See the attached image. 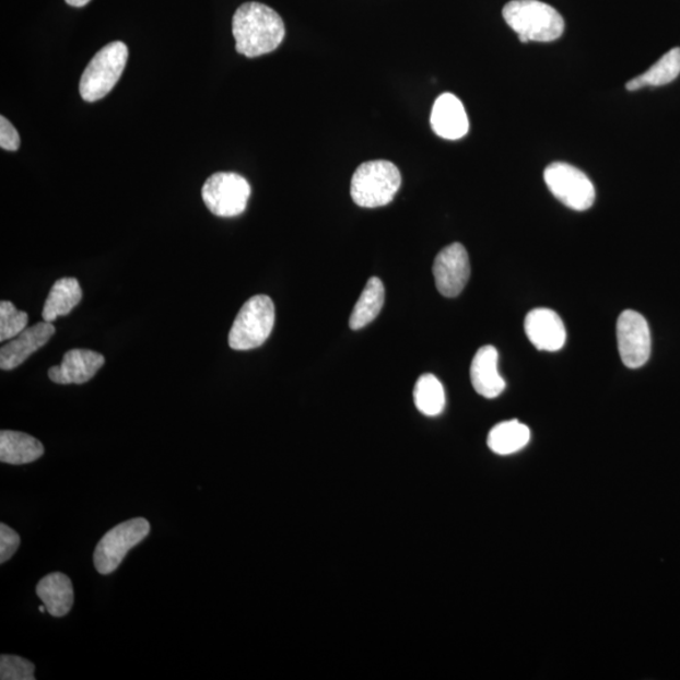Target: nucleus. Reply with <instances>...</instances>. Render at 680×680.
Listing matches in <instances>:
<instances>
[{
	"mask_svg": "<svg viewBox=\"0 0 680 680\" xmlns=\"http://www.w3.org/2000/svg\"><path fill=\"white\" fill-rule=\"evenodd\" d=\"M128 47L116 40L93 57L80 80V95L87 103L102 99L114 89L128 62Z\"/></svg>",
	"mask_w": 680,
	"mask_h": 680,
	"instance_id": "5",
	"label": "nucleus"
},
{
	"mask_svg": "<svg viewBox=\"0 0 680 680\" xmlns=\"http://www.w3.org/2000/svg\"><path fill=\"white\" fill-rule=\"evenodd\" d=\"M91 2V0H66V3H68L71 7H85Z\"/></svg>",
	"mask_w": 680,
	"mask_h": 680,
	"instance_id": "27",
	"label": "nucleus"
},
{
	"mask_svg": "<svg viewBox=\"0 0 680 680\" xmlns=\"http://www.w3.org/2000/svg\"><path fill=\"white\" fill-rule=\"evenodd\" d=\"M81 298L82 289L77 279L57 280L46 298L43 312L44 320L52 323L58 317L70 314L73 308H77Z\"/></svg>",
	"mask_w": 680,
	"mask_h": 680,
	"instance_id": "18",
	"label": "nucleus"
},
{
	"mask_svg": "<svg viewBox=\"0 0 680 680\" xmlns=\"http://www.w3.org/2000/svg\"><path fill=\"white\" fill-rule=\"evenodd\" d=\"M508 26L529 43H553L565 31V21L553 7L539 0H512L503 8Z\"/></svg>",
	"mask_w": 680,
	"mask_h": 680,
	"instance_id": "2",
	"label": "nucleus"
},
{
	"mask_svg": "<svg viewBox=\"0 0 680 680\" xmlns=\"http://www.w3.org/2000/svg\"><path fill=\"white\" fill-rule=\"evenodd\" d=\"M232 33L236 51L254 58L275 51L285 38V24L272 8L250 2L236 11Z\"/></svg>",
	"mask_w": 680,
	"mask_h": 680,
	"instance_id": "1",
	"label": "nucleus"
},
{
	"mask_svg": "<svg viewBox=\"0 0 680 680\" xmlns=\"http://www.w3.org/2000/svg\"><path fill=\"white\" fill-rule=\"evenodd\" d=\"M56 333L52 323L40 321L26 328L0 350V368L12 371L26 362L33 353L48 343Z\"/></svg>",
	"mask_w": 680,
	"mask_h": 680,
	"instance_id": "12",
	"label": "nucleus"
},
{
	"mask_svg": "<svg viewBox=\"0 0 680 680\" xmlns=\"http://www.w3.org/2000/svg\"><path fill=\"white\" fill-rule=\"evenodd\" d=\"M45 454L39 439L20 431L3 430L0 433V461L23 466L36 461Z\"/></svg>",
	"mask_w": 680,
	"mask_h": 680,
	"instance_id": "17",
	"label": "nucleus"
},
{
	"mask_svg": "<svg viewBox=\"0 0 680 680\" xmlns=\"http://www.w3.org/2000/svg\"><path fill=\"white\" fill-rule=\"evenodd\" d=\"M36 591L49 615L63 618L71 611L74 600L73 586L70 577L61 572H54L40 579Z\"/></svg>",
	"mask_w": 680,
	"mask_h": 680,
	"instance_id": "16",
	"label": "nucleus"
},
{
	"mask_svg": "<svg viewBox=\"0 0 680 680\" xmlns=\"http://www.w3.org/2000/svg\"><path fill=\"white\" fill-rule=\"evenodd\" d=\"M529 342L538 351L558 352L566 343V328L560 315L551 309L538 308L529 312L525 320Z\"/></svg>",
	"mask_w": 680,
	"mask_h": 680,
	"instance_id": "11",
	"label": "nucleus"
},
{
	"mask_svg": "<svg viewBox=\"0 0 680 680\" xmlns=\"http://www.w3.org/2000/svg\"><path fill=\"white\" fill-rule=\"evenodd\" d=\"M275 326V305L267 295H256L244 304L232 326L228 344L235 351H251L267 342Z\"/></svg>",
	"mask_w": 680,
	"mask_h": 680,
	"instance_id": "4",
	"label": "nucleus"
},
{
	"mask_svg": "<svg viewBox=\"0 0 680 680\" xmlns=\"http://www.w3.org/2000/svg\"><path fill=\"white\" fill-rule=\"evenodd\" d=\"M430 122L435 134L447 140L461 139L469 131L466 107L458 97L449 93L436 98Z\"/></svg>",
	"mask_w": 680,
	"mask_h": 680,
	"instance_id": "14",
	"label": "nucleus"
},
{
	"mask_svg": "<svg viewBox=\"0 0 680 680\" xmlns=\"http://www.w3.org/2000/svg\"><path fill=\"white\" fill-rule=\"evenodd\" d=\"M413 401L417 409L425 417H437L445 409V391L442 383L434 376L422 375L413 389Z\"/></svg>",
	"mask_w": 680,
	"mask_h": 680,
	"instance_id": "22",
	"label": "nucleus"
},
{
	"mask_svg": "<svg viewBox=\"0 0 680 680\" xmlns=\"http://www.w3.org/2000/svg\"><path fill=\"white\" fill-rule=\"evenodd\" d=\"M385 304V286L378 278L368 280L362 295L356 302L350 319L352 330H360L375 320Z\"/></svg>",
	"mask_w": 680,
	"mask_h": 680,
	"instance_id": "21",
	"label": "nucleus"
},
{
	"mask_svg": "<svg viewBox=\"0 0 680 680\" xmlns=\"http://www.w3.org/2000/svg\"><path fill=\"white\" fill-rule=\"evenodd\" d=\"M530 430L518 420L501 422L488 435V446L497 455L516 454L528 445Z\"/></svg>",
	"mask_w": 680,
	"mask_h": 680,
	"instance_id": "19",
	"label": "nucleus"
},
{
	"mask_svg": "<svg viewBox=\"0 0 680 680\" xmlns=\"http://www.w3.org/2000/svg\"><path fill=\"white\" fill-rule=\"evenodd\" d=\"M402 184L401 173L388 161H371L353 174L351 196L363 209H377L394 201Z\"/></svg>",
	"mask_w": 680,
	"mask_h": 680,
	"instance_id": "3",
	"label": "nucleus"
},
{
	"mask_svg": "<svg viewBox=\"0 0 680 680\" xmlns=\"http://www.w3.org/2000/svg\"><path fill=\"white\" fill-rule=\"evenodd\" d=\"M497 351L493 345H485L472 359L470 367L471 385L477 394L493 400L505 389V380L497 371Z\"/></svg>",
	"mask_w": 680,
	"mask_h": 680,
	"instance_id": "15",
	"label": "nucleus"
},
{
	"mask_svg": "<svg viewBox=\"0 0 680 680\" xmlns=\"http://www.w3.org/2000/svg\"><path fill=\"white\" fill-rule=\"evenodd\" d=\"M544 181L559 201L575 211H586L595 203L596 192L590 178L567 163L555 162L544 171Z\"/></svg>",
	"mask_w": 680,
	"mask_h": 680,
	"instance_id": "8",
	"label": "nucleus"
},
{
	"mask_svg": "<svg viewBox=\"0 0 680 680\" xmlns=\"http://www.w3.org/2000/svg\"><path fill=\"white\" fill-rule=\"evenodd\" d=\"M21 537L7 525H0V563H5L19 550Z\"/></svg>",
	"mask_w": 680,
	"mask_h": 680,
	"instance_id": "25",
	"label": "nucleus"
},
{
	"mask_svg": "<svg viewBox=\"0 0 680 680\" xmlns=\"http://www.w3.org/2000/svg\"><path fill=\"white\" fill-rule=\"evenodd\" d=\"M38 610H39L40 612H45V611L47 610V608H46V607H45V605H44V607H39V609H38Z\"/></svg>",
	"mask_w": 680,
	"mask_h": 680,
	"instance_id": "28",
	"label": "nucleus"
},
{
	"mask_svg": "<svg viewBox=\"0 0 680 680\" xmlns=\"http://www.w3.org/2000/svg\"><path fill=\"white\" fill-rule=\"evenodd\" d=\"M149 532L151 525L145 518L130 519L110 529L95 549L94 563L98 574L110 575L118 570L128 552L143 542Z\"/></svg>",
	"mask_w": 680,
	"mask_h": 680,
	"instance_id": "6",
	"label": "nucleus"
},
{
	"mask_svg": "<svg viewBox=\"0 0 680 680\" xmlns=\"http://www.w3.org/2000/svg\"><path fill=\"white\" fill-rule=\"evenodd\" d=\"M434 277L438 293L445 297L461 294L470 278L469 255L461 244H453L436 256Z\"/></svg>",
	"mask_w": 680,
	"mask_h": 680,
	"instance_id": "10",
	"label": "nucleus"
},
{
	"mask_svg": "<svg viewBox=\"0 0 680 680\" xmlns=\"http://www.w3.org/2000/svg\"><path fill=\"white\" fill-rule=\"evenodd\" d=\"M105 364L103 354L90 350H71L63 355L60 366L51 367L48 377L57 385H84Z\"/></svg>",
	"mask_w": 680,
	"mask_h": 680,
	"instance_id": "13",
	"label": "nucleus"
},
{
	"mask_svg": "<svg viewBox=\"0 0 680 680\" xmlns=\"http://www.w3.org/2000/svg\"><path fill=\"white\" fill-rule=\"evenodd\" d=\"M20 145L21 138L19 131L2 116L0 118V146L4 151L15 152L19 151Z\"/></svg>",
	"mask_w": 680,
	"mask_h": 680,
	"instance_id": "26",
	"label": "nucleus"
},
{
	"mask_svg": "<svg viewBox=\"0 0 680 680\" xmlns=\"http://www.w3.org/2000/svg\"><path fill=\"white\" fill-rule=\"evenodd\" d=\"M618 347L621 361L628 368H641L650 359L652 337L648 321L641 313H621L617 325Z\"/></svg>",
	"mask_w": 680,
	"mask_h": 680,
	"instance_id": "9",
	"label": "nucleus"
},
{
	"mask_svg": "<svg viewBox=\"0 0 680 680\" xmlns=\"http://www.w3.org/2000/svg\"><path fill=\"white\" fill-rule=\"evenodd\" d=\"M27 325V313L16 309L11 302L0 303V342L20 336Z\"/></svg>",
	"mask_w": 680,
	"mask_h": 680,
	"instance_id": "23",
	"label": "nucleus"
},
{
	"mask_svg": "<svg viewBox=\"0 0 680 680\" xmlns=\"http://www.w3.org/2000/svg\"><path fill=\"white\" fill-rule=\"evenodd\" d=\"M251 196L250 184L237 173L213 174L202 188L203 202L219 218H236L245 212Z\"/></svg>",
	"mask_w": 680,
	"mask_h": 680,
	"instance_id": "7",
	"label": "nucleus"
},
{
	"mask_svg": "<svg viewBox=\"0 0 680 680\" xmlns=\"http://www.w3.org/2000/svg\"><path fill=\"white\" fill-rule=\"evenodd\" d=\"M36 667L32 661L19 655H2L0 658V679L2 680H35Z\"/></svg>",
	"mask_w": 680,
	"mask_h": 680,
	"instance_id": "24",
	"label": "nucleus"
},
{
	"mask_svg": "<svg viewBox=\"0 0 680 680\" xmlns=\"http://www.w3.org/2000/svg\"><path fill=\"white\" fill-rule=\"evenodd\" d=\"M680 73V48L676 47L670 49L668 54L661 56L658 62H655L652 68L630 80L626 84L629 91H637L646 86H665L673 82Z\"/></svg>",
	"mask_w": 680,
	"mask_h": 680,
	"instance_id": "20",
	"label": "nucleus"
}]
</instances>
